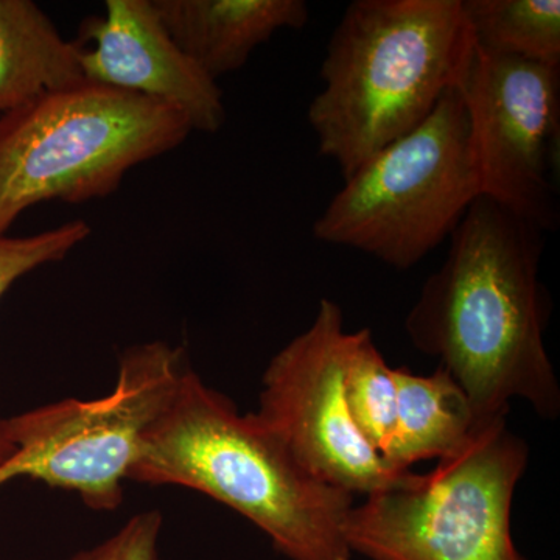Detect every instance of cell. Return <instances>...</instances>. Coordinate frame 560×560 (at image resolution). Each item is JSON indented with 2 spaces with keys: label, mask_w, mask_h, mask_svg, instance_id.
I'll return each mask as SVG.
<instances>
[{
  "label": "cell",
  "mask_w": 560,
  "mask_h": 560,
  "mask_svg": "<svg viewBox=\"0 0 560 560\" xmlns=\"http://www.w3.org/2000/svg\"><path fill=\"white\" fill-rule=\"evenodd\" d=\"M541 235L481 195L405 319L412 346L440 360L478 423L508 418L515 399L541 419L559 418L560 386L544 340Z\"/></svg>",
  "instance_id": "6da1fadb"
},
{
  "label": "cell",
  "mask_w": 560,
  "mask_h": 560,
  "mask_svg": "<svg viewBox=\"0 0 560 560\" xmlns=\"http://www.w3.org/2000/svg\"><path fill=\"white\" fill-rule=\"evenodd\" d=\"M128 480L212 497L291 560H352L342 526L353 497L313 477L256 412L241 415L190 368L143 434Z\"/></svg>",
  "instance_id": "7a4b0ae2"
},
{
  "label": "cell",
  "mask_w": 560,
  "mask_h": 560,
  "mask_svg": "<svg viewBox=\"0 0 560 560\" xmlns=\"http://www.w3.org/2000/svg\"><path fill=\"white\" fill-rule=\"evenodd\" d=\"M475 51L463 0H355L331 33L308 106L319 153L348 179L459 86Z\"/></svg>",
  "instance_id": "3957f363"
},
{
  "label": "cell",
  "mask_w": 560,
  "mask_h": 560,
  "mask_svg": "<svg viewBox=\"0 0 560 560\" xmlns=\"http://www.w3.org/2000/svg\"><path fill=\"white\" fill-rule=\"evenodd\" d=\"M190 132L171 106L94 81L51 92L0 121V235L39 202L108 197Z\"/></svg>",
  "instance_id": "277c9868"
},
{
  "label": "cell",
  "mask_w": 560,
  "mask_h": 560,
  "mask_svg": "<svg viewBox=\"0 0 560 560\" xmlns=\"http://www.w3.org/2000/svg\"><path fill=\"white\" fill-rule=\"evenodd\" d=\"M482 195L469 113L459 86L416 130L345 179L313 226L329 245L410 270L448 241Z\"/></svg>",
  "instance_id": "5b68a950"
},
{
  "label": "cell",
  "mask_w": 560,
  "mask_h": 560,
  "mask_svg": "<svg viewBox=\"0 0 560 560\" xmlns=\"http://www.w3.org/2000/svg\"><path fill=\"white\" fill-rule=\"evenodd\" d=\"M528 460L508 418L481 423L430 474L350 508L346 544L371 560H526L512 540L511 511Z\"/></svg>",
  "instance_id": "8992f818"
},
{
  "label": "cell",
  "mask_w": 560,
  "mask_h": 560,
  "mask_svg": "<svg viewBox=\"0 0 560 560\" xmlns=\"http://www.w3.org/2000/svg\"><path fill=\"white\" fill-rule=\"evenodd\" d=\"M186 370L183 350L162 341L136 345L121 355L108 396L2 419L14 452L0 466V486L28 477L73 490L92 510H117L143 434L171 404Z\"/></svg>",
  "instance_id": "52a82bcc"
},
{
  "label": "cell",
  "mask_w": 560,
  "mask_h": 560,
  "mask_svg": "<svg viewBox=\"0 0 560 560\" xmlns=\"http://www.w3.org/2000/svg\"><path fill=\"white\" fill-rule=\"evenodd\" d=\"M353 341L340 305L320 301L311 327L268 364L256 415L313 477L368 497L400 485L412 471L390 466L350 418L345 375Z\"/></svg>",
  "instance_id": "ba28073f"
},
{
  "label": "cell",
  "mask_w": 560,
  "mask_h": 560,
  "mask_svg": "<svg viewBox=\"0 0 560 560\" xmlns=\"http://www.w3.org/2000/svg\"><path fill=\"white\" fill-rule=\"evenodd\" d=\"M482 195L541 232L559 221L560 66L475 46L463 83Z\"/></svg>",
  "instance_id": "9c48e42d"
},
{
  "label": "cell",
  "mask_w": 560,
  "mask_h": 560,
  "mask_svg": "<svg viewBox=\"0 0 560 560\" xmlns=\"http://www.w3.org/2000/svg\"><path fill=\"white\" fill-rule=\"evenodd\" d=\"M84 80L171 106L191 131L217 132L226 120L215 80L180 50L153 0H108L105 16L84 22Z\"/></svg>",
  "instance_id": "30bf717a"
},
{
  "label": "cell",
  "mask_w": 560,
  "mask_h": 560,
  "mask_svg": "<svg viewBox=\"0 0 560 560\" xmlns=\"http://www.w3.org/2000/svg\"><path fill=\"white\" fill-rule=\"evenodd\" d=\"M165 28L195 65L219 80L283 28L308 22L302 0H153Z\"/></svg>",
  "instance_id": "8fae6325"
},
{
  "label": "cell",
  "mask_w": 560,
  "mask_h": 560,
  "mask_svg": "<svg viewBox=\"0 0 560 560\" xmlns=\"http://www.w3.org/2000/svg\"><path fill=\"white\" fill-rule=\"evenodd\" d=\"M81 46L32 0H0V121L84 81Z\"/></svg>",
  "instance_id": "7c38bea8"
},
{
  "label": "cell",
  "mask_w": 560,
  "mask_h": 560,
  "mask_svg": "<svg viewBox=\"0 0 560 560\" xmlns=\"http://www.w3.org/2000/svg\"><path fill=\"white\" fill-rule=\"evenodd\" d=\"M397 388L396 427L383 458L399 470L420 460L458 452L481 425L466 393L444 368L416 375L393 368Z\"/></svg>",
  "instance_id": "4fadbf2b"
},
{
  "label": "cell",
  "mask_w": 560,
  "mask_h": 560,
  "mask_svg": "<svg viewBox=\"0 0 560 560\" xmlns=\"http://www.w3.org/2000/svg\"><path fill=\"white\" fill-rule=\"evenodd\" d=\"M475 46L560 66L559 0H463Z\"/></svg>",
  "instance_id": "5bb4252c"
},
{
  "label": "cell",
  "mask_w": 560,
  "mask_h": 560,
  "mask_svg": "<svg viewBox=\"0 0 560 560\" xmlns=\"http://www.w3.org/2000/svg\"><path fill=\"white\" fill-rule=\"evenodd\" d=\"M345 396L357 430L383 456L396 427L397 388L393 368L375 348L370 329L355 331L346 366Z\"/></svg>",
  "instance_id": "9a60e30c"
},
{
  "label": "cell",
  "mask_w": 560,
  "mask_h": 560,
  "mask_svg": "<svg viewBox=\"0 0 560 560\" xmlns=\"http://www.w3.org/2000/svg\"><path fill=\"white\" fill-rule=\"evenodd\" d=\"M91 235V226L86 221L75 220L62 224L55 230L39 232L31 237H9L0 235V300L7 290L22 276L43 267V265L60 261L86 241ZM0 419V466L13 455Z\"/></svg>",
  "instance_id": "2e32d148"
},
{
  "label": "cell",
  "mask_w": 560,
  "mask_h": 560,
  "mask_svg": "<svg viewBox=\"0 0 560 560\" xmlns=\"http://www.w3.org/2000/svg\"><path fill=\"white\" fill-rule=\"evenodd\" d=\"M161 526L160 512H143L132 517L110 539L69 560H160L158 539Z\"/></svg>",
  "instance_id": "e0dca14e"
}]
</instances>
